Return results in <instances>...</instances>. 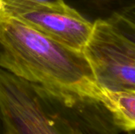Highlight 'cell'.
Segmentation results:
<instances>
[{"mask_svg":"<svg viewBox=\"0 0 135 134\" xmlns=\"http://www.w3.org/2000/svg\"><path fill=\"white\" fill-rule=\"evenodd\" d=\"M82 54L102 88L135 90L134 6L93 22Z\"/></svg>","mask_w":135,"mask_h":134,"instance_id":"obj_3","label":"cell"},{"mask_svg":"<svg viewBox=\"0 0 135 134\" xmlns=\"http://www.w3.org/2000/svg\"><path fill=\"white\" fill-rule=\"evenodd\" d=\"M123 134H134V130H133V131H129V132H126V133H123Z\"/></svg>","mask_w":135,"mask_h":134,"instance_id":"obj_9","label":"cell"},{"mask_svg":"<svg viewBox=\"0 0 135 134\" xmlns=\"http://www.w3.org/2000/svg\"><path fill=\"white\" fill-rule=\"evenodd\" d=\"M0 134H9L5 120L1 112V110H0Z\"/></svg>","mask_w":135,"mask_h":134,"instance_id":"obj_7","label":"cell"},{"mask_svg":"<svg viewBox=\"0 0 135 134\" xmlns=\"http://www.w3.org/2000/svg\"><path fill=\"white\" fill-rule=\"evenodd\" d=\"M0 68L31 83L100 101L107 89L82 52L64 47L0 11Z\"/></svg>","mask_w":135,"mask_h":134,"instance_id":"obj_2","label":"cell"},{"mask_svg":"<svg viewBox=\"0 0 135 134\" xmlns=\"http://www.w3.org/2000/svg\"><path fill=\"white\" fill-rule=\"evenodd\" d=\"M10 2H62L65 0H0V3Z\"/></svg>","mask_w":135,"mask_h":134,"instance_id":"obj_6","label":"cell"},{"mask_svg":"<svg viewBox=\"0 0 135 134\" xmlns=\"http://www.w3.org/2000/svg\"><path fill=\"white\" fill-rule=\"evenodd\" d=\"M0 110L9 134H123L99 100L31 83L0 68Z\"/></svg>","mask_w":135,"mask_h":134,"instance_id":"obj_1","label":"cell"},{"mask_svg":"<svg viewBox=\"0 0 135 134\" xmlns=\"http://www.w3.org/2000/svg\"><path fill=\"white\" fill-rule=\"evenodd\" d=\"M104 106L123 133L134 130L135 90L107 89V100Z\"/></svg>","mask_w":135,"mask_h":134,"instance_id":"obj_5","label":"cell"},{"mask_svg":"<svg viewBox=\"0 0 135 134\" xmlns=\"http://www.w3.org/2000/svg\"><path fill=\"white\" fill-rule=\"evenodd\" d=\"M0 11L78 52H82L93 27L92 22L66 2H2Z\"/></svg>","mask_w":135,"mask_h":134,"instance_id":"obj_4","label":"cell"},{"mask_svg":"<svg viewBox=\"0 0 135 134\" xmlns=\"http://www.w3.org/2000/svg\"><path fill=\"white\" fill-rule=\"evenodd\" d=\"M96 3H100V4H105V3H108L111 2H114V1H117V0H91Z\"/></svg>","mask_w":135,"mask_h":134,"instance_id":"obj_8","label":"cell"}]
</instances>
